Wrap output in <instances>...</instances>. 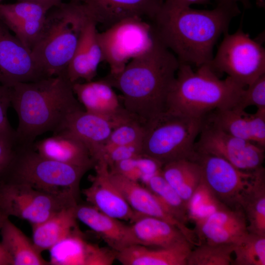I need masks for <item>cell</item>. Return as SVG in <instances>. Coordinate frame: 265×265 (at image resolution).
I'll list each match as a JSON object with an SVG mask.
<instances>
[{
    "mask_svg": "<svg viewBox=\"0 0 265 265\" xmlns=\"http://www.w3.org/2000/svg\"><path fill=\"white\" fill-rule=\"evenodd\" d=\"M213 0L216 6L212 10L195 9L164 0L150 22L158 39L179 63L197 68L210 65L215 44L221 35L228 32L232 20L240 13L237 2Z\"/></svg>",
    "mask_w": 265,
    "mask_h": 265,
    "instance_id": "obj_1",
    "label": "cell"
},
{
    "mask_svg": "<svg viewBox=\"0 0 265 265\" xmlns=\"http://www.w3.org/2000/svg\"><path fill=\"white\" fill-rule=\"evenodd\" d=\"M179 66L176 56L158 39L116 75L103 79L122 93L124 108L145 125L166 111L169 92Z\"/></svg>",
    "mask_w": 265,
    "mask_h": 265,
    "instance_id": "obj_2",
    "label": "cell"
},
{
    "mask_svg": "<svg viewBox=\"0 0 265 265\" xmlns=\"http://www.w3.org/2000/svg\"><path fill=\"white\" fill-rule=\"evenodd\" d=\"M65 74L19 83L11 87L18 118L16 143L30 144L39 135L60 131L72 113L84 109Z\"/></svg>",
    "mask_w": 265,
    "mask_h": 265,
    "instance_id": "obj_3",
    "label": "cell"
},
{
    "mask_svg": "<svg viewBox=\"0 0 265 265\" xmlns=\"http://www.w3.org/2000/svg\"><path fill=\"white\" fill-rule=\"evenodd\" d=\"M244 88L229 77L220 79L209 65L194 71L191 65L179 63L168 96L166 110L204 117L214 110L236 106Z\"/></svg>",
    "mask_w": 265,
    "mask_h": 265,
    "instance_id": "obj_4",
    "label": "cell"
},
{
    "mask_svg": "<svg viewBox=\"0 0 265 265\" xmlns=\"http://www.w3.org/2000/svg\"><path fill=\"white\" fill-rule=\"evenodd\" d=\"M90 19L84 5L75 0L62 2L49 11L41 33L31 49L46 77L65 74L81 31Z\"/></svg>",
    "mask_w": 265,
    "mask_h": 265,
    "instance_id": "obj_5",
    "label": "cell"
},
{
    "mask_svg": "<svg viewBox=\"0 0 265 265\" xmlns=\"http://www.w3.org/2000/svg\"><path fill=\"white\" fill-rule=\"evenodd\" d=\"M6 168H11V182L53 195L76 199L80 180L88 170L45 158L34 149L33 143H16Z\"/></svg>",
    "mask_w": 265,
    "mask_h": 265,
    "instance_id": "obj_6",
    "label": "cell"
},
{
    "mask_svg": "<svg viewBox=\"0 0 265 265\" xmlns=\"http://www.w3.org/2000/svg\"><path fill=\"white\" fill-rule=\"evenodd\" d=\"M203 124L204 117L166 110L145 125L142 155L162 165L182 159L195 161V143Z\"/></svg>",
    "mask_w": 265,
    "mask_h": 265,
    "instance_id": "obj_7",
    "label": "cell"
},
{
    "mask_svg": "<svg viewBox=\"0 0 265 265\" xmlns=\"http://www.w3.org/2000/svg\"><path fill=\"white\" fill-rule=\"evenodd\" d=\"M240 26L235 33L224 34L210 66L218 75L225 73L245 88L265 73V50L260 40L251 39Z\"/></svg>",
    "mask_w": 265,
    "mask_h": 265,
    "instance_id": "obj_8",
    "label": "cell"
},
{
    "mask_svg": "<svg viewBox=\"0 0 265 265\" xmlns=\"http://www.w3.org/2000/svg\"><path fill=\"white\" fill-rule=\"evenodd\" d=\"M103 61L109 74L120 73L133 58L150 49L158 39L150 22L138 18L123 20L97 33Z\"/></svg>",
    "mask_w": 265,
    "mask_h": 265,
    "instance_id": "obj_9",
    "label": "cell"
},
{
    "mask_svg": "<svg viewBox=\"0 0 265 265\" xmlns=\"http://www.w3.org/2000/svg\"><path fill=\"white\" fill-rule=\"evenodd\" d=\"M0 203L5 214L39 224L67 207L76 198L46 193L23 183L11 182L0 188Z\"/></svg>",
    "mask_w": 265,
    "mask_h": 265,
    "instance_id": "obj_10",
    "label": "cell"
},
{
    "mask_svg": "<svg viewBox=\"0 0 265 265\" xmlns=\"http://www.w3.org/2000/svg\"><path fill=\"white\" fill-rule=\"evenodd\" d=\"M196 152L219 157L237 168L252 172L263 167L265 148L206 123L195 143Z\"/></svg>",
    "mask_w": 265,
    "mask_h": 265,
    "instance_id": "obj_11",
    "label": "cell"
},
{
    "mask_svg": "<svg viewBox=\"0 0 265 265\" xmlns=\"http://www.w3.org/2000/svg\"><path fill=\"white\" fill-rule=\"evenodd\" d=\"M197 153L195 161L201 166L202 179L215 196L230 208L241 209L254 171H241L219 157Z\"/></svg>",
    "mask_w": 265,
    "mask_h": 265,
    "instance_id": "obj_12",
    "label": "cell"
},
{
    "mask_svg": "<svg viewBox=\"0 0 265 265\" xmlns=\"http://www.w3.org/2000/svg\"><path fill=\"white\" fill-rule=\"evenodd\" d=\"M43 78L31 51L0 20V84L12 87Z\"/></svg>",
    "mask_w": 265,
    "mask_h": 265,
    "instance_id": "obj_13",
    "label": "cell"
},
{
    "mask_svg": "<svg viewBox=\"0 0 265 265\" xmlns=\"http://www.w3.org/2000/svg\"><path fill=\"white\" fill-rule=\"evenodd\" d=\"M94 167L95 174L90 177L91 184L82 191L87 201L106 215L132 223L139 215L132 209L111 181L107 163L100 159Z\"/></svg>",
    "mask_w": 265,
    "mask_h": 265,
    "instance_id": "obj_14",
    "label": "cell"
},
{
    "mask_svg": "<svg viewBox=\"0 0 265 265\" xmlns=\"http://www.w3.org/2000/svg\"><path fill=\"white\" fill-rule=\"evenodd\" d=\"M50 265H110L117 252L87 241L80 228L49 250Z\"/></svg>",
    "mask_w": 265,
    "mask_h": 265,
    "instance_id": "obj_15",
    "label": "cell"
},
{
    "mask_svg": "<svg viewBox=\"0 0 265 265\" xmlns=\"http://www.w3.org/2000/svg\"><path fill=\"white\" fill-rule=\"evenodd\" d=\"M85 7L97 25L106 27L126 19H148L151 22L161 9L164 0H75Z\"/></svg>",
    "mask_w": 265,
    "mask_h": 265,
    "instance_id": "obj_16",
    "label": "cell"
},
{
    "mask_svg": "<svg viewBox=\"0 0 265 265\" xmlns=\"http://www.w3.org/2000/svg\"><path fill=\"white\" fill-rule=\"evenodd\" d=\"M50 9L29 1L0 3V20L31 51L41 33Z\"/></svg>",
    "mask_w": 265,
    "mask_h": 265,
    "instance_id": "obj_17",
    "label": "cell"
},
{
    "mask_svg": "<svg viewBox=\"0 0 265 265\" xmlns=\"http://www.w3.org/2000/svg\"><path fill=\"white\" fill-rule=\"evenodd\" d=\"M204 121L238 138L265 147V110L248 113L237 107L214 110Z\"/></svg>",
    "mask_w": 265,
    "mask_h": 265,
    "instance_id": "obj_18",
    "label": "cell"
},
{
    "mask_svg": "<svg viewBox=\"0 0 265 265\" xmlns=\"http://www.w3.org/2000/svg\"><path fill=\"white\" fill-rule=\"evenodd\" d=\"M72 87L85 111L109 119L115 127L133 118L123 107L113 87L103 79L82 83L76 82L73 83Z\"/></svg>",
    "mask_w": 265,
    "mask_h": 265,
    "instance_id": "obj_19",
    "label": "cell"
},
{
    "mask_svg": "<svg viewBox=\"0 0 265 265\" xmlns=\"http://www.w3.org/2000/svg\"><path fill=\"white\" fill-rule=\"evenodd\" d=\"M112 182L118 188L132 209L139 215L164 220L179 228L192 245L196 244L194 230L171 215L160 204L152 192L140 183L109 171Z\"/></svg>",
    "mask_w": 265,
    "mask_h": 265,
    "instance_id": "obj_20",
    "label": "cell"
},
{
    "mask_svg": "<svg viewBox=\"0 0 265 265\" xmlns=\"http://www.w3.org/2000/svg\"><path fill=\"white\" fill-rule=\"evenodd\" d=\"M195 224L193 230L197 245L201 243L234 244L249 232L242 209L226 207Z\"/></svg>",
    "mask_w": 265,
    "mask_h": 265,
    "instance_id": "obj_21",
    "label": "cell"
},
{
    "mask_svg": "<svg viewBox=\"0 0 265 265\" xmlns=\"http://www.w3.org/2000/svg\"><path fill=\"white\" fill-rule=\"evenodd\" d=\"M33 147L45 158L88 170L96 163L85 143L65 130L34 142Z\"/></svg>",
    "mask_w": 265,
    "mask_h": 265,
    "instance_id": "obj_22",
    "label": "cell"
},
{
    "mask_svg": "<svg viewBox=\"0 0 265 265\" xmlns=\"http://www.w3.org/2000/svg\"><path fill=\"white\" fill-rule=\"evenodd\" d=\"M114 127L109 119L81 109L68 116L62 130L82 140L96 162L101 158L103 148Z\"/></svg>",
    "mask_w": 265,
    "mask_h": 265,
    "instance_id": "obj_23",
    "label": "cell"
},
{
    "mask_svg": "<svg viewBox=\"0 0 265 265\" xmlns=\"http://www.w3.org/2000/svg\"><path fill=\"white\" fill-rule=\"evenodd\" d=\"M192 245L186 240L167 247L132 245L117 252L123 265H187Z\"/></svg>",
    "mask_w": 265,
    "mask_h": 265,
    "instance_id": "obj_24",
    "label": "cell"
},
{
    "mask_svg": "<svg viewBox=\"0 0 265 265\" xmlns=\"http://www.w3.org/2000/svg\"><path fill=\"white\" fill-rule=\"evenodd\" d=\"M131 223V245L167 247L188 241L176 226L158 218L139 215Z\"/></svg>",
    "mask_w": 265,
    "mask_h": 265,
    "instance_id": "obj_25",
    "label": "cell"
},
{
    "mask_svg": "<svg viewBox=\"0 0 265 265\" xmlns=\"http://www.w3.org/2000/svg\"><path fill=\"white\" fill-rule=\"evenodd\" d=\"M77 219L99 235L108 247L118 252L131 245L130 225L100 212L91 205L78 204Z\"/></svg>",
    "mask_w": 265,
    "mask_h": 265,
    "instance_id": "obj_26",
    "label": "cell"
},
{
    "mask_svg": "<svg viewBox=\"0 0 265 265\" xmlns=\"http://www.w3.org/2000/svg\"><path fill=\"white\" fill-rule=\"evenodd\" d=\"M77 204L59 211L32 228V242L41 253L67 237L79 228L77 222Z\"/></svg>",
    "mask_w": 265,
    "mask_h": 265,
    "instance_id": "obj_27",
    "label": "cell"
},
{
    "mask_svg": "<svg viewBox=\"0 0 265 265\" xmlns=\"http://www.w3.org/2000/svg\"><path fill=\"white\" fill-rule=\"evenodd\" d=\"M1 243L11 256L13 265H50L25 234L8 218L0 229Z\"/></svg>",
    "mask_w": 265,
    "mask_h": 265,
    "instance_id": "obj_28",
    "label": "cell"
},
{
    "mask_svg": "<svg viewBox=\"0 0 265 265\" xmlns=\"http://www.w3.org/2000/svg\"><path fill=\"white\" fill-rule=\"evenodd\" d=\"M161 173L186 204L202 179L200 164L187 159L163 164Z\"/></svg>",
    "mask_w": 265,
    "mask_h": 265,
    "instance_id": "obj_29",
    "label": "cell"
},
{
    "mask_svg": "<svg viewBox=\"0 0 265 265\" xmlns=\"http://www.w3.org/2000/svg\"><path fill=\"white\" fill-rule=\"evenodd\" d=\"M241 208L246 219L248 232L265 236V172L263 166L254 171Z\"/></svg>",
    "mask_w": 265,
    "mask_h": 265,
    "instance_id": "obj_30",
    "label": "cell"
},
{
    "mask_svg": "<svg viewBox=\"0 0 265 265\" xmlns=\"http://www.w3.org/2000/svg\"><path fill=\"white\" fill-rule=\"evenodd\" d=\"M171 215L186 225V204L166 182L161 173L151 177L144 185Z\"/></svg>",
    "mask_w": 265,
    "mask_h": 265,
    "instance_id": "obj_31",
    "label": "cell"
},
{
    "mask_svg": "<svg viewBox=\"0 0 265 265\" xmlns=\"http://www.w3.org/2000/svg\"><path fill=\"white\" fill-rule=\"evenodd\" d=\"M227 206L221 202L202 179L186 204L187 218L199 223Z\"/></svg>",
    "mask_w": 265,
    "mask_h": 265,
    "instance_id": "obj_32",
    "label": "cell"
},
{
    "mask_svg": "<svg viewBox=\"0 0 265 265\" xmlns=\"http://www.w3.org/2000/svg\"><path fill=\"white\" fill-rule=\"evenodd\" d=\"M234 265H265V236L248 232L233 244Z\"/></svg>",
    "mask_w": 265,
    "mask_h": 265,
    "instance_id": "obj_33",
    "label": "cell"
},
{
    "mask_svg": "<svg viewBox=\"0 0 265 265\" xmlns=\"http://www.w3.org/2000/svg\"><path fill=\"white\" fill-rule=\"evenodd\" d=\"M192 249L187 265H230L233 262V244L201 243Z\"/></svg>",
    "mask_w": 265,
    "mask_h": 265,
    "instance_id": "obj_34",
    "label": "cell"
},
{
    "mask_svg": "<svg viewBox=\"0 0 265 265\" xmlns=\"http://www.w3.org/2000/svg\"><path fill=\"white\" fill-rule=\"evenodd\" d=\"M145 132V125L132 118L115 127L105 146L142 144Z\"/></svg>",
    "mask_w": 265,
    "mask_h": 265,
    "instance_id": "obj_35",
    "label": "cell"
},
{
    "mask_svg": "<svg viewBox=\"0 0 265 265\" xmlns=\"http://www.w3.org/2000/svg\"><path fill=\"white\" fill-rule=\"evenodd\" d=\"M245 88L237 107L241 109L255 106L258 110H265V73Z\"/></svg>",
    "mask_w": 265,
    "mask_h": 265,
    "instance_id": "obj_36",
    "label": "cell"
},
{
    "mask_svg": "<svg viewBox=\"0 0 265 265\" xmlns=\"http://www.w3.org/2000/svg\"><path fill=\"white\" fill-rule=\"evenodd\" d=\"M142 155V143L105 146L100 159H104L110 167L117 162L135 158Z\"/></svg>",
    "mask_w": 265,
    "mask_h": 265,
    "instance_id": "obj_37",
    "label": "cell"
},
{
    "mask_svg": "<svg viewBox=\"0 0 265 265\" xmlns=\"http://www.w3.org/2000/svg\"><path fill=\"white\" fill-rule=\"evenodd\" d=\"M11 105V87L0 84V138L15 144L16 130L10 125L7 111Z\"/></svg>",
    "mask_w": 265,
    "mask_h": 265,
    "instance_id": "obj_38",
    "label": "cell"
},
{
    "mask_svg": "<svg viewBox=\"0 0 265 265\" xmlns=\"http://www.w3.org/2000/svg\"><path fill=\"white\" fill-rule=\"evenodd\" d=\"M140 173V181L144 185L151 177L161 173L163 165L150 157L142 155L136 158Z\"/></svg>",
    "mask_w": 265,
    "mask_h": 265,
    "instance_id": "obj_39",
    "label": "cell"
},
{
    "mask_svg": "<svg viewBox=\"0 0 265 265\" xmlns=\"http://www.w3.org/2000/svg\"><path fill=\"white\" fill-rule=\"evenodd\" d=\"M136 158L123 160L113 164L109 167V171L139 183L140 176Z\"/></svg>",
    "mask_w": 265,
    "mask_h": 265,
    "instance_id": "obj_40",
    "label": "cell"
},
{
    "mask_svg": "<svg viewBox=\"0 0 265 265\" xmlns=\"http://www.w3.org/2000/svg\"><path fill=\"white\" fill-rule=\"evenodd\" d=\"M15 144L0 138V173L9 164L13 155Z\"/></svg>",
    "mask_w": 265,
    "mask_h": 265,
    "instance_id": "obj_41",
    "label": "cell"
},
{
    "mask_svg": "<svg viewBox=\"0 0 265 265\" xmlns=\"http://www.w3.org/2000/svg\"><path fill=\"white\" fill-rule=\"evenodd\" d=\"M165 1L182 6H190L193 4H211L213 0H164Z\"/></svg>",
    "mask_w": 265,
    "mask_h": 265,
    "instance_id": "obj_42",
    "label": "cell"
},
{
    "mask_svg": "<svg viewBox=\"0 0 265 265\" xmlns=\"http://www.w3.org/2000/svg\"><path fill=\"white\" fill-rule=\"evenodd\" d=\"M0 265H13V260L0 242Z\"/></svg>",
    "mask_w": 265,
    "mask_h": 265,
    "instance_id": "obj_43",
    "label": "cell"
},
{
    "mask_svg": "<svg viewBox=\"0 0 265 265\" xmlns=\"http://www.w3.org/2000/svg\"><path fill=\"white\" fill-rule=\"evenodd\" d=\"M17 1H29L40 3L48 7L50 9L58 6L63 2V0H17Z\"/></svg>",
    "mask_w": 265,
    "mask_h": 265,
    "instance_id": "obj_44",
    "label": "cell"
},
{
    "mask_svg": "<svg viewBox=\"0 0 265 265\" xmlns=\"http://www.w3.org/2000/svg\"><path fill=\"white\" fill-rule=\"evenodd\" d=\"M235 2H240L245 9L250 8L251 7V4L249 0H233Z\"/></svg>",
    "mask_w": 265,
    "mask_h": 265,
    "instance_id": "obj_45",
    "label": "cell"
},
{
    "mask_svg": "<svg viewBox=\"0 0 265 265\" xmlns=\"http://www.w3.org/2000/svg\"><path fill=\"white\" fill-rule=\"evenodd\" d=\"M7 217L2 211L0 203V229L4 221Z\"/></svg>",
    "mask_w": 265,
    "mask_h": 265,
    "instance_id": "obj_46",
    "label": "cell"
},
{
    "mask_svg": "<svg viewBox=\"0 0 265 265\" xmlns=\"http://www.w3.org/2000/svg\"><path fill=\"white\" fill-rule=\"evenodd\" d=\"M2 0H0V2H1Z\"/></svg>",
    "mask_w": 265,
    "mask_h": 265,
    "instance_id": "obj_47",
    "label": "cell"
}]
</instances>
